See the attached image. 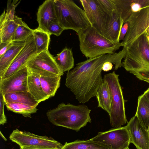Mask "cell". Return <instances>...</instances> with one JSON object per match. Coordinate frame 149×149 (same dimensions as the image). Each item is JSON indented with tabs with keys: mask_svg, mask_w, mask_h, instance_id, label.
Wrapping results in <instances>:
<instances>
[{
	"mask_svg": "<svg viewBox=\"0 0 149 149\" xmlns=\"http://www.w3.org/2000/svg\"><path fill=\"white\" fill-rule=\"evenodd\" d=\"M104 11L111 16L116 10V6L111 0H98Z\"/></svg>",
	"mask_w": 149,
	"mask_h": 149,
	"instance_id": "31",
	"label": "cell"
},
{
	"mask_svg": "<svg viewBox=\"0 0 149 149\" xmlns=\"http://www.w3.org/2000/svg\"></svg>",
	"mask_w": 149,
	"mask_h": 149,
	"instance_id": "43",
	"label": "cell"
},
{
	"mask_svg": "<svg viewBox=\"0 0 149 149\" xmlns=\"http://www.w3.org/2000/svg\"><path fill=\"white\" fill-rule=\"evenodd\" d=\"M119 75L113 71L105 74L103 78L107 84L111 95L112 108L109 115L110 124L114 128L121 127L127 122L125 113V100Z\"/></svg>",
	"mask_w": 149,
	"mask_h": 149,
	"instance_id": "6",
	"label": "cell"
},
{
	"mask_svg": "<svg viewBox=\"0 0 149 149\" xmlns=\"http://www.w3.org/2000/svg\"><path fill=\"white\" fill-rule=\"evenodd\" d=\"M92 139L107 145L112 149H125L129 148L130 137L126 126L111 129L100 132Z\"/></svg>",
	"mask_w": 149,
	"mask_h": 149,
	"instance_id": "10",
	"label": "cell"
},
{
	"mask_svg": "<svg viewBox=\"0 0 149 149\" xmlns=\"http://www.w3.org/2000/svg\"><path fill=\"white\" fill-rule=\"evenodd\" d=\"M3 95L4 102H18L36 107L39 104L29 91L9 93Z\"/></svg>",
	"mask_w": 149,
	"mask_h": 149,
	"instance_id": "21",
	"label": "cell"
},
{
	"mask_svg": "<svg viewBox=\"0 0 149 149\" xmlns=\"http://www.w3.org/2000/svg\"><path fill=\"white\" fill-rule=\"evenodd\" d=\"M25 43V41H13L12 46L0 57V77L2 76L24 47Z\"/></svg>",
	"mask_w": 149,
	"mask_h": 149,
	"instance_id": "18",
	"label": "cell"
},
{
	"mask_svg": "<svg viewBox=\"0 0 149 149\" xmlns=\"http://www.w3.org/2000/svg\"><path fill=\"white\" fill-rule=\"evenodd\" d=\"M13 41L0 42V57L3 55L12 46Z\"/></svg>",
	"mask_w": 149,
	"mask_h": 149,
	"instance_id": "34",
	"label": "cell"
},
{
	"mask_svg": "<svg viewBox=\"0 0 149 149\" xmlns=\"http://www.w3.org/2000/svg\"><path fill=\"white\" fill-rule=\"evenodd\" d=\"M33 29L30 28L20 18L15 32L13 41H25L33 35Z\"/></svg>",
	"mask_w": 149,
	"mask_h": 149,
	"instance_id": "29",
	"label": "cell"
},
{
	"mask_svg": "<svg viewBox=\"0 0 149 149\" xmlns=\"http://www.w3.org/2000/svg\"><path fill=\"white\" fill-rule=\"evenodd\" d=\"M113 65L112 63L110 61H107L105 62L103 64L102 67V70L107 72L112 69Z\"/></svg>",
	"mask_w": 149,
	"mask_h": 149,
	"instance_id": "36",
	"label": "cell"
},
{
	"mask_svg": "<svg viewBox=\"0 0 149 149\" xmlns=\"http://www.w3.org/2000/svg\"><path fill=\"white\" fill-rule=\"evenodd\" d=\"M21 1L13 0L12 2L11 0L7 1V6L5 18L10 21L14 20L15 16V9L19 3Z\"/></svg>",
	"mask_w": 149,
	"mask_h": 149,
	"instance_id": "30",
	"label": "cell"
},
{
	"mask_svg": "<svg viewBox=\"0 0 149 149\" xmlns=\"http://www.w3.org/2000/svg\"><path fill=\"white\" fill-rule=\"evenodd\" d=\"M122 63L127 71L149 84V42L146 33L127 49Z\"/></svg>",
	"mask_w": 149,
	"mask_h": 149,
	"instance_id": "3",
	"label": "cell"
},
{
	"mask_svg": "<svg viewBox=\"0 0 149 149\" xmlns=\"http://www.w3.org/2000/svg\"><path fill=\"white\" fill-rule=\"evenodd\" d=\"M98 102V107L106 111L109 115L112 108V102L109 90L104 81L98 89L96 96Z\"/></svg>",
	"mask_w": 149,
	"mask_h": 149,
	"instance_id": "22",
	"label": "cell"
},
{
	"mask_svg": "<svg viewBox=\"0 0 149 149\" xmlns=\"http://www.w3.org/2000/svg\"><path fill=\"white\" fill-rule=\"evenodd\" d=\"M135 115L143 127L148 130L149 125V101L143 94L138 97Z\"/></svg>",
	"mask_w": 149,
	"mask_h": 149,
	"instance_id": "25",
	"label": "cell"
},
{
	"mask_svg": "<svg viewBox=\"0 0 149 149\" xmlns=\"http://www.w3.org/2000/svg\"><path fill=\"white\" fill-rule=\"evenodd\" d=\"M37 54L48 50L50 35L38 28L33 29V33Z\"/></svg>",
	"mask_w": 149,
	"mask_h": 149,
	"instance_id": "27",
	"label": "cell"
},
{
	"mask_svg": "<svg viewBox=\"0 0 149 149\" xmlns=\"http://www.w3.org/2000/svg\"><path fill=\"white\" fill-rule=\"evenodd\" d=\"M126 22L128 23V30L121 42L127 50L137 39L149 30V7L133 13Z\"/></svg>",
	"mask_w": 149,
	"mask_h": 149,
	"instance_id": "7",
	"label": "cell"
},
{
	"mask_svg": "<svg viewBox=\"0 0 149 149\" xmlns=\"http://www.w3.org/2000/svg\"><path fill=\"white\" fill-rule=\"evenodd\" d=\"M61 76H40V80L42 89L45 93L49 98L54 96L59 88Z\"/></svg>",
	"mask_w": 149,
	"mask_h": 149,
	"instance_id": "26",
	"label": "cell"
},
{
	"mask_svg": "<svg viewBox=\"0 0 149 149\" xmlns=\"http://www.w3.org/2000/svg\"><path fill=\"white\" fill-rule=\"evenodd\" d=\"M0 135L2 138L5 141H7L5 137V136H3V135L2 134L1 131H0Z\"/></svg>",
	"mask_w": 149,
	"mask_h": 149,
	"instance_id": "39",
	"label": "cell"
},
{
	"mask_svg": "<svg viewBox=\"0 0 149 149\" xmlns=\"http://www.w3.org/2000/svg\"><path fill=\"white\" fill-rule=\"evenodd\" d=\"M20 148L21 149H52L30 147H21Z\"/></svg>",
	"mask_w": 149,
	"mask_h": 149,
	"instance_id": "37",
	"label": "cell"
},
{
	"mask_svg": "<svg viewBox=\"0 0 149 149\" xmlns=\"http://www.w3.org/2000/svg\"><path fill=\"white\" fill-rule=\"evenodd\" d=\"M8 110L22 114L25 117L31 118V114L36 113L38 109L36 107L16 102H4Z\"/></svg>",
	"mask_w": 149,
	"mask_h": 149,
	"instance_id": "28",
	"label": "cell"
},
{
	"mask_svg": "<svg viewBox=\"0 0 149 149\" xmlns=\"http://www.w3.org/2000/svg\"><path fill=\"white\" fill-rule=\"evenodd\" d=\"M130 149L129 148H127L126 149Z\"/></svg>",
	"mask_w": 149,
	"mask_h": 149,
	"instance_id": "42",
	"label": "cell"
},
{
	"mask_svg": "<svg viewBox=\"0 0 149 149\" xmlns=\"http://www.w3.org/2000/svg\"><path fill=\"white\" fill-rule=\"evenodd\" d=\"M82 53L87 58L103 54H112L122 46V42L114 43L100 34L92 26L77 32Z\"/></svg>",
	"mask_w": 149,
	"mask_h": 149,
	"instance_id": "4",
	"label": "cell"
},
{
	"mask_svg": "<svg viewBox=\"0 0 149 149\" xmlns=\"http://www.w3.org/2000/svg\"><path fill=\"white\" fill-rule=\"evenodd\" d=\"M148 132L149 137V125L148 126Z\"/></svg>",
	"mask_w": 149,
	"mask_h": 149,
	"instance_id": "41",
	"label": "cell"
},
{
	"mask_svg": "<svg viewBox=\"0 0 149 149\" xmlns=\"http://www.w3.org/2000/svg\"><path fill=\"white\" fill-rule=\"evenodd\" d=\"M91 111L84 104L75 105L62 103L48 111L46 115L53 125L78 131L88 122L91 123Z\"/></svg>",
	"mask_w": 149,
	"mask_h": 149,
	"instance_id": "2",
	"label": "cell"
},
{
	"mask_svg": "<svg viewBox=\"0 0 149 149\" xmlns=\"http://www.w3.org/2000/svg\"><path fill=\"white\" fill-rule=\"evenodd\" d=\"M80 1L91 26L103 35L111 16L104 11L98 0H80Z\"/></svg>",
	"mask_w": 149,
	"mask_h": 149,
	"instance_id": "11",
	"label": "cell"
},
{
	"mask_svg": "<svg viewBox=\"0 0 149 149\" xmlns=\"http://www.w3.org/2000/svg\"><path fill=\"white\" fill-rule=\"evenodd\" d=\"M25 44L2 77L1 79L6 78L26 65L28 61L37 54L33 35L25 40Z\"/></svg>",
	"mask_w": 149,
	"mask_h": 149,
	"instance_id": "13",
	"label": "cell"
},
{
	"mask_svg": "<svg viewBox=\"0 0 149 149\" xmlns=\"http://www.w3.org/2000/svg\"><path fill=\"white\" fill-rule=\"evenodd\" d=\"M58 23L65 30L76 32L91 25L84 10L72 0H54Z\"/></svg>",
	"mask_w": 149,
	"mask_h": 149,
	"instance_id": "5",
	"label": "cell"
},
{
	"mask_svg": "<svg viewBox=\"0 0 149 149\" xmlns=\"http://www.w3.org/2000/svg\"><path fill=\"white\" fill-rule=\"evenodd\" d=\"M143 94L149 101V87L143 93Z\"/></svg>",
	"mask_w": 149,
	"mask_h": 149,
	"instance_id": "38",
	"label": "cell"
},
{
	"mask_svg": "<svg viewBox=\"0 0 149 149\" xmlns=\"http://www.w3.org/2000/svg\"><path fill=\"white\" fill-rule=\"evenodd\" d=\"M10 139L21 147H30L52 149H61L63 145L52 137L41 136L17 129L9 136Z\"/></svg>",
	"mask_w": 149,
	"mask_h": 149,
	"instance_id": "8",
	"label": "cell"
},
{
	"mask_svg": "<svg viewBox=\"0 0 149 149\" xmlns=\"http://www.w3.org/2000/svg\"><path fill=\"white\" fill-rule=\"evenodd\" d=\"M5 13L4 10L0 16V42L13 41L21 18L15 15L14 20L10 21L5 18Z\"/></svg>",
	"mask_w": 149,
	"mask_h": 149,
	"instance_id": "17",
	"label": "cell"
},
{
	"mask_svg": "<svg viewBox=\"0 0 149 149\" xmlns=\"http://www.w3.org/2000/svg\"><path fill=\"white\" fill-rule=\"evenodd\" d=\"M28 70V91L39 103L48 99L49 97L45 93L42 88L40 80V76L31 72L29 69Z\"/></svg>",
	"mask_w": 149,
	"mask_h": 149,
	"instance_id": "19",
	"label": "cell"
},
{
	"mask_svg": "<svg viewBox=\"0 0 149 149\" xmlns=\"http://www.w3.org/2000/svg\"><path fill=\"white\" fill-rule=\"evenodd\" d=\"M64 30L65 29L58 23H55L49 25L47 31L50 35L53 34L58 36L61 35Z\"/></svg>",
	"mask_w": 149,
	"mask_h": 149,
	"instance_id": "32",
	"label": "cell"
},
{
	"mask_svg": "<svg viewBox=\"0 0 149 149\" xmlns=\"http://www.w3.org/2000/svg\"><path fill=\"white\" fill-rule=\"evenodd\" d=\"M122 27L119 16L115 11L111 16L103 36L114 43H120L119 38Z\"/></svg>",
	"mask_w": 149,
	"mask_h": 149,
	"instance_id": "20",
	"label": "cell"
},
{
	"mask_svg": "<svg viewBox=\"0 0 149 149\" xmlns=\"http://www.w3.org/2000/svg\"><path fill=\"white\" fill-rule=\"evenodd\" d=\"M5 105L3 94L0 91V124L3 125L7 122V118L4 112Z\"/></svg>",
	"mask_w": 149,
	"mask_h": 149,
	"instance_id": "33",
	"label": "cell"
},
{
	"mask_svg": "<svg viewBox=\"0 0 149 149\" xmlns=\"http://www.w3.org/2000/svg\"><path fill=\"white\" fill-rule=\"evenodd\" d=\"M130 137L131 143L137 149H149V137L148 130L142 126L135 115L125 126Z\"/></svg>",
	"mask_w": 149,
	"mask_h": 149,
	"instance_id": "14",
	"label": "cell"
},
{
	"mask_svg": "<svg viewBox=\"0 0 149 149\" xmlns=\"http://www.w3.org/2000/svg\"><path fill=\"white\" fill-rule=\"evenodd\" d=\"M111 0L115 5L122 26L132 14L149 7V0Z\"/></svg>",
	"mask_w": 149,
	"mask_h": 149,
	"instance_id": "15",
	"label": "cell"
},
{
	"mask_svg": "<svg viewBox=\"0 0 149 149\" xmlns=\"http://www.w3.org/2000/svg\"><path fill=\"white\" fill-rule=\"evenodd\" d=\"M56 63L63 72L70 71L74 66V59L71 49L67 47L54 57Z\"/></svg>",
	"mask_w": 149,
	"mask_h": 149,
	"instance_id": "24",
	"label": "cell"
},
{
	"mask_svg": "<svg viewBox=\"0 0 149 149\" xmlns=\"http://www.w3.org/2000/svg\"><path fill=\"white\" fill-rule=\"evenodd\" d=\"M126 52L123 48L118 52L102 55L77 63L67 72L65 86L80 103L88 102L96 97L98 89L104 82L102 72L104 63L111 62L114 65V69L117 70L123 66L122 61Z\"/></svg>",
	"mask_w": 149,
	"mask_h": 149,
	"instance_id": "1",
	"label": "cell"
},
{
	"mask_svg": "<svg viewBox=\"0 0 149 149\" xmlns=\"http://www.w3.org/2000/svg\"><path fill=\"white\" fill-rule=\"evenodd\" d=\"M147 34V36L148 39V41L149 42V31H148V32L146 33Z\"/></svg>",
	"mask_w": 149,
	"mask_h": 149,
	"instance_id": "40",
	"label": "cell"
},
{
	"mask_svg": "<svg viewBox=\"0 0 149 149\" xmlns=\"http://www.w3.org/2000/svg\"><path fill=\"white\" fill-rule=\"evenodd\" d=\"M28 71L25 65L9 77L0 79V91L3 95L9 93L28 91Z\"/></svg>",
	"mask_w": 149,
	"mask_h": 149,
	"instance_id": "12",
	"label": "cell"
},
{
	"mask_svg": "<svg viewBox=\"0 0 149 149\" xmlns=\"http://www.w3.org/2000/svg\"><path fill=\"white\" fill-rule=\"evenodd\" d=\"M128 29V23L127 22H126L123 24L121 28L119 38L120 41L121 40H124L127 32Z\"/></svg>",
	"mask_w": 149,
	"mask_h": 149,
	"instance_id": "35",
	"label": "cell"
},
{
	"mask_svg": "<svg viewBox=\"0 0 149 149\" xmlns=\"http://www.w3.org/2000/svg\"><path fill=\"white\" fill-rule=\"evenodd\" d=\"M61 149H112L102 143L95 141L92 139L87 140H77L70 143L66 142Z\"/></svg>",
	"mask_w": 149,
	"mask_h": 149,
	"instance_id": "23",
	"label": "cell"
},
{
	"mask_svg": "<svg viewBox=\"0 0 149 149\" xmlns=\"http://www.w3.org/2000/svg\"><path fill=\"white\" fill-rule=\"evenodd\" d=\"M26 65L31 72L40 76H61L64 73L48 50L35 55Z\"/></svg>",
	"mask_w": 149,
	"mask_h": 149,
	"instance_id": "9",
	"label": "cell"
},
{
	"mask_svg": "<svg viewBox=\"0 0 149 149\" xmlns=\"http://www.w3.org/2000/svg\"><path fill=\"white\" fill-rule=\"evenodd\" d=\"M37 17L38 24V28L47 32L51 24L58 23L54 9V0H46L44 1L39 6Z\"/></svg>",
	"mask_w": 149,
	"mask_h": 149,
	"instance_id": "16",
	"label": "cell"
}]
</instances>
